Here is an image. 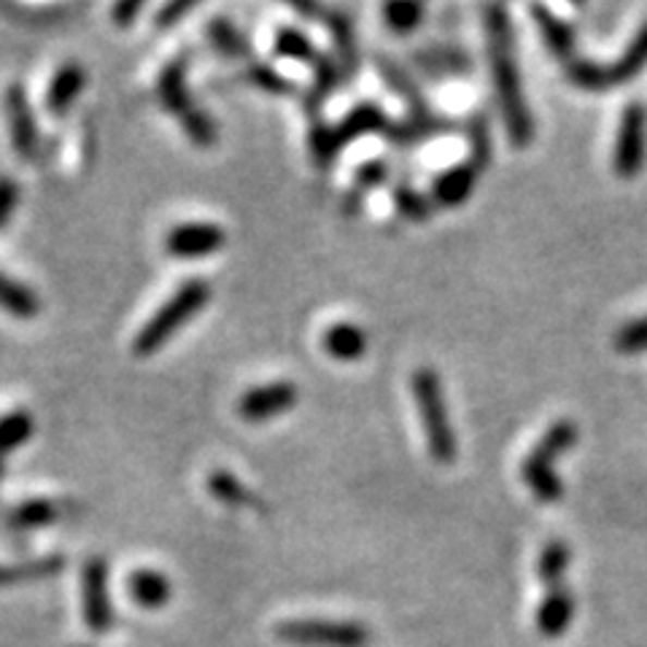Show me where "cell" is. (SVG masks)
<instances>
[{"mask_svg": "<svg viewBox=\"0 0 647 647\" xmlns=\"http://www.w3.org/2000/svg\"><path fill=\"white\" fill-rule=\"evenodd\" d=\"M484 25L488 41V62H491L493 84H497L499 108H502L508 138L515 149H524L535 138V119L526 106L524 87H521V71L513 52V27L504 5H484Z\"/></svg>", "mask_w": 647, "mask_h": 647, "instance_id": "6da1fadb", "label": "cell"}, {"mask_svg": "<svg viewBox=\"0 0 647 647\" xmlns=\"http://www.w3.org/2000/svg\"><path fill=\"white\" fill-rule=\"evenodd\" d=\"M362 135H383L386 141H394V144H407L405 124L391 122L383 113V108L376 103H362L343 122L334 124V127L316 124L310 130V151H314L316 164L319 168H329L334 157L340 155V149L354 144Z\"/></svg>", "mask_w": 647, "mask_h": 647, "instance_id": "7a4b0ae2", "label": "cell"}, {"mask_svg": "<svg viewBox=\"0 0 647 647\" xmlns=\"http://www.w3.org/2000/svg\"><path fill=\"white\" fill-rule=\"evenodd\" d=\"M208 300H211V286H208L206 278H190V281L181 283L179 292H175L173 297L144 324V329L135 334V356L157 354L192 316H197L206 308Z\"/></svg>", "mask_w": 647, "mask_h": 647, "instance_id": "3957f363", "label": "cell"}, {"mask_svg": "<svg viewBox=\"0 0 647 647\" xmlns=\"http://www.w3.org/2000/svg\"><path fill=\"white\" fill-rule=\"evenodd\" d=\"M413 396H416L418 416H422L424 435H427L429 456L437 464H453L459 453L456 431L451 427L442 394V380L431 367H418L413 373Z\"/></svg>", "mask_w": 647, "mask_h": 647, "instance_id": "277c9868", "label": "cell"}, {"mask_svg": "<svg viewBox=\"0 0 647 647\" xmlns=\"http://www.w3.org/2000/svg\"><path fill=\"white\" fill-rule=\"evenodd\" d=\"M160 100L164 111L173 113L181 122V130L186 133V138L197 146H213L219 141V130H216L213 119L203 111L200 106L192 100L190 89H186V62L173 60L170 65H164L160 73Z\"/></svg>", "mask_w": 647, "mask_h": 647, "instance_id": "5b68a950", "label": "cell"}, {"mask_svg": "<svg viewBox=\"0 0 647 647\" xmlns=\"http://www.w3.org/2000/svg\"><path fill=\"white\" fill-rule=\"evenodd\" d=\"M278 639L297 647H367L373 634L359 621H327V618H303L286 621L276 628Z\"/></svg>", "mask_w": 647, "mask_h": 647, "instance_id": "8992f818", "label": "cell"}, {"mask_svg": "<svg viewBox=\"0 0 647 647\" xmlns=\"http://www.w3.org/2000/svg\"><path fill=\"white\" fill-rule=\"evenodd\" d=\"M378 71H380V76L389 82V87L394 89V93L400 95L402 100H405L407 108H411V119H407V124H405L407 144H416V141L431 138V135L451 133V124H448L445 119L437 117V113L431 111L427 103H424L422 93H418L416 84L407 78V73L402 71V68H396L394 62L383 60V57H380Z\"/></svg>", "mask_w": 647, "mask_h": 647, "instance_id": "52a82bcc", "label": "cell"}, {"mask_svg": "<svg viewBox=\"0 0 647 647\" xmlns=\"http://www.w3.org/2000/svg\"><path fill=\"white\" fill-rule=\"evenodd\" d=\"M647 157V108L639 100H632L621 113L615 138L612 168L621 179H634L643 170Z\"/></svg>", "mask_w": 647, "mask_h": 647, "instance_id": "ba28073f", "label": "cell"}, {"mask_svg": "<svg viewBox=\"0 0 647 647\" xmlns=\"http://www.w3.org/2000/svg\"><path fill=\"white\" fill-rule=\"evenodd\" d=\"M108 572L106 559L95 556L84 564L82 570V610L84 621L95 634L111 632L113 626V605H111V588H108Z\"/></svg>", "mask_w": 647, "mask_h": 647, "instance_id": "9c48e42d", "label": "cell"}, {"mask_svg": "<svg viewBox=\"0 0 647 647\" xmlns=\"http://www.w3.org/2000/svg\"><path fill=\"white\" fill-rule=\"evenodd\" d=\"M300 400V389L292 380H276L268 386H254L237 402V413L243 422H270V418L283 416L286 411H292Z\"/></svg>", "mask_w": 647, "mask_h": 647, "instance_id": "30bf717a", "label": "cell"}, {"mask_svg": "<svg viewBox=\"0 0 647 647\" xmlns=\"http://www.w3.org/2000/svg\"><path fill=\"white\" fill-rule=\"evenodd\" d=\"M227 243V232L211 221H190L179 224L164 235V252L179 259H197L221 252Z\"/></svg>", "mask_w": 647, "mask_h": 647, "instance_id": "8fae6325", "label": "cell"}, {"mask_svg": "<svg viewBox=\"0 0 647 647\" xmlns=\"http://www.w3.org/2000/svg\"><path fill=\"white\" fill-rule=\"evenodd\" d=\"M5 117H9L11 141L22 160H33L38 151V127L33 117V106L22 84H11L5 93Z\"/></svg>", "mask_w": 647, "mask_h": 647, "instance_id": "7c38bea8", "label": "cell"}, {"mask_svg": "<svg viewBox=\"0 0 647 647\" xmlns=\"http://www.w3.org/2000/svg\"><path fill=\"white\" fill-rule=\"evenodd\" d=\"M480 173H484V168L475 164L469 157L464 162L453 164V168H448L445 173H440L435 179V186H431V200L442 208L462 206V203L473 195Z\"/></svg>", "mask_w": 647, "mask_h": 647, "instance_id": "4fadbf2b", "label": "cell"}, {"mask_svg": "<svg viewBox=\"0 0 647 647\" xmlns=\"http://www.w3.org/2000/svg\"><path fill=\"white\" fill-rule=\"evenodd\" d=\"M572 618H575V596H572L570 588H548V594L542 596V601H539L537 607V632L548 639L561 637V634H566V628H570Z\"/></svg>", "mask_w": 647, "mask_h": 647, "instance_id": "5bb4252c", "label": "cell"}, {"mask_svg": "<svg viewBox=\"0 0 647 647\" xmlns=\"http://www.w3.org/2000/svg\"><path fill=\"white\" fill-rule=\"evenodd\" d=\"M84 82H87V73L78 62H65L60 71L54 73L52 84H49L47 93V108L54 117H65L71 111V106L76 103V98L82 95Z\"/></svg>", "mask_w": 647, "mask_h": 647, "instance_id": "9a60e30c", "label": "cell"}, {"mask_svg": "<svg viewBox=\"0 0 647 647\" xmlns=\"http://www.w3.org/2000/svg\"><path fill=\"white\" fill-rule=\"evenodd\" d=\"M127 591L135 599V605L144 610H162L173 596V586L168 577L157 570H135L127 577Z\"/></svg>", "mask_w": 647, "mask_h": 647, "instance_id": "2e32d148", "label": "cell"}, {"mask_svg": "<svg viewBox=\"0 0 647 647\" xmlns=\"http://www.w3.org/2000/svg\"><path fill=\"white\" fill-rule=\"evenodd\" d=\"M532 16L537 20L545 44H548L553 57H559L561 62L575 60V33H572V27L561 16H556L548 5H532Z\"/></svg>", "mask_w": 647, "mask_h": 647, "instance_id": "e0dca14e", "label": "cell"}, {"mask_svg": "<svg viewBox=\"0 0 647 647\" xmlns=\"http://www.w3.org/2000/svg\"><path fill=\"white\" fill-rule=\"evenodd\" d=\"M521 478H524V484L529 486V491L535 493L539 502L553 504L564 497V484H561V478L556 475L553 464L535 456V453H529V456L524 459V464H521Z\"/></svg>", "mask_w": 647, "mask_h": 647, "instance_id": "ac0fdd59", "label": "cell"}, {"mask_svg": "<svg viewBox=\"0 0 647 647\" xmlns=\"http://www.w3.org/2000/svg\"><path fill=\"white\" fill-rule=\"evenodd\" d=\"M324 351L338 362H356L367 351L365 329L351 321H340L324 332Z\"/></svg>", "mask_w": 647, "mask_h": 647, "instance_id": "d6986e66", "label": "cell"}, {"mask_svg": "<svg viewBox=\"0 0 647 647\" xmlns=\"http://www.w3.org/2000/svg\"><path fill=\"white\" fill-rule=\"evenodd\" d=\"M65 570V559L62 556H47V559L20 561V564H0V588L20 586V583L44 581V577H54Z\"/></svg>", "mask_w": 647, "mask_h": 647, "instance_id": "ffe728a7", "label": "cell"}, {"mask_svg": "<svg viewBox=\"0 0 647 647\" xmlns=\"http://www.w3.org/2000/svg\"><path fill=\"white\" fill-rule=\"evenodd\" d=\"M647 65V22L639 27V33L634 36V41L628 44V49L623 52V57L612 65H607V84L618 87V84H626L632 78H637L639 73L645 71Z\"/></svg>", "mask_w": 647, "mask_h": 647, "instance_id": "44dd1931", "label": "cell"}, {"mask_svg": "<svg viewBox=\"0 0 647 647\" xmlns=\"http://www.w3.org/2000/svg\"><path fill=\"white\" fill-rule=\"evenodd\" d=\"M0 308L5 314L16 316V319H33V316L41 314V300L25 283L14 281V278L0 270Z\"/></svg>", "mask_w": 647, "mask_h": 647, "instance_id": "7402d4cb", "label": "cell"}, {"mask_svg": "<svg viewBox=\"0 0 647 647\" xmlns=\"http://www.w3.org/2000/svg\"><path fill=\"white\" fill-rule=\"evenodd\" d=\"M386 179H389V168H386L383 160H367L365 164H359V170H356L354 175V184H351V190L345 192L343 197V211L354 216L362 208V203H365L367 192L376 190Z\"/></svg>", "mask_w": 647, "mask_h": 647, "instance_id": "603a6c76", "label": "cell"}, {"mask_svg": "<svg viewBox=\"0 0 647 647\" xmlns=\"http://www.w3.org/2000/svg\"><path fill=\"white\" fill-rule=\"evenodd\" d=\"M272 54L283 57V60L303 62V65L314 68L319 62L321 52L316 49V44L310 41L305 33H300L297 27H281L272 38Z\"/></svg>", "mask_w": 647, "mask_h": 647, "instance_id": "cb8c5ba5", "label": "cell"}, {"mask_svg": "<svg viewBox=\"0 0 647 647\" xmlns=\"http://www.w3.org/2000/svg\"><path fill=\"white\" fill-rule=\"evenodd\" d=\"M324 16H327V25L329 30H332L334 49H338V57H340V68L345 71V76H354L356 65H359V54H356L351 20L343 14V11H324Z\"/></svg>", "mask_w": 647, "mask_h": 647, "instance_id": "d4e9b609", "label": "cell"}, {"mask_svg": "<svg viewBox=\"0 0 647 647\" xmlns=\"http://www.w3.org/2000/svg\"><path fill=\"white\" fill-rule=\"evenodd\" d=\"M572 561V550L564 539H550L548 545L542 548L537 561V575L539 581L545 583L548 588L553 586H564V575L570 570Z\"/></svg>", "mask_w": 647, "mask_h": 647, "instance_id": "484cf974", "label": "cell"}, {"mask_svg": "<svg viewBox=\"0 0 647 647\" xmlns=\"http://www.w3.org/2000/svg\"><path fill=\"white\" fill-rule=\"evenodd\" d=\"M575 442H577V424L570 422V418H561V422L550 424L548 431L539 437L537 445L532 448V453H535V456H539V459H545V462L553 464L556 459L564 456V453L570 451Z\"/></svg>", "mask_w": 647, "mask_h": 647, "instance_id": "4316f807", "label": "cell"}, {"mask_svg": "<svg viewBox=\"0 0 647 647\" xmlns=\"http://www.w3.org/2000/svg\"><path fill=\"white\" fill-rule=\"evenodd\" d=\"M206 486L208 491H211V497L219 499L227 508H248V504H257V497L248 491V486L241 484V480L232 473H227V469H213V473L208 475Z\"/></svg>", "mask_w": 647, "mask_h": 647, "instance_id": "83f0119b", "label": "cell"}, {"mask_svg": "<svg viewBox=\"0 0 647 647\" xmlns=\"http://www.w3.org/2000/svg\"><path fill=\"white\" fill-rule=\"evenodd\" d=\"M57 518H60V504L52 499H30V502L11 510L9 524L14 529H41V526L54 524Z\"/></svg>", "mask_w": 647, "mask_h": 647, "instance_id": "f1b7e54d", "label": "cell"}, {"mask_svg": "<svg viewBox=\"0 0 647 647\" xmlns=\"http://www.w3.org/2000/svg\"><path fill=\"white\" fill-rule=\"evenodd\" d=\"M36 431V422L27 411H11L0 416V456H9L11 451L25 445Z\"/></svg>", "mask_w": 647, "mask_h": 647, "instance_id": "f546056e", "label": "cell"}, {"mask_svg": "<svg viewBox=\"0 0 647 647\" xmlns=\"http://www.w3.org/2000/svg\"><path fill=\"white\" fill-rule=\"evenodd\" d=\"M208 38H211L213 47L227 57L252 54V44L246 41V36H243L227 16H213V20L208 22Z\"/></svg>", "mask_w": 647, "mask_h": 647, "instance_id": "4dcf8cb0", "label": "cell"}, {"mask_svg": "<svg viewBox=\"0 0 647 647\" xmlns=\"http://www.w3.org/2000/svg\"><path fill=\"white\" fill-rule=\"evenodd\" d=\"M338 78H340V65L332 60V57L321 52L319 62L314 65V87H310V93L305 95V106H308L310 113L319 111L324 100L332 95V89L338 87Z\"/></svg>", "mask_w": 647, "mask_h": 647, "instance_id": "1f68e13d", "label": "cell"}, {"mask_svg": "<svg viewBox=\"0 0 647 647\" xmlns=\"http://www.w3.org/2000/svg\"><path fill=\"white\" fill-rule=\"evenodd\" d=\"M564 68L566 78H570L577 89H586V93H605V89H610L605 65H596L591 60H572L566 62Z\"/></svg>", "mask_w": 647, "mask_h": 647, "instance_id": "d6a6232c", "label": "cell"}, {"mask_svg": "<svg viewBox=\"0 0 647 647\" xmlns=\"http://www.w3.org/2000/svg\"><path fill=\"white\" fill-rule=\"evenodd\" d=\"M383 20L394 33H411L422 25L424 5L422 3H386Z\"/></svg>", "mask_w": 647, "mask_h": 647, "instance_id": "836d02e7", "label": "cell"}, {"mask_svg": "<svg viewBox=\"0 0 647 647\" xmlns=\"http://www.w3.org/2000/svg\"><path fill=\"white\" fill-rule=\"evenodd\" d=\"M246 76L254 87L265 89V93H270V95H294L297 93V87H294L286 76H281V71H276V68H270V65H263V62H259V65H248Z\"/></svg>", "mask_w": 647, "mask_h": 647, "instance_id": "e575fe53", "label": "cell"}, {"mask_svg": "<svg viewBox=\"0 0 647 647\" xmlns=\"http://www.w3.org/2000/svg\"><path fill=\"white\" fill-rule=\"evenodd\" d=\"M394 206L400 208L402 216L413 221H427L431 216V200L422 192H416L413 186H396L394 190Z\"/></svg>", "mask_w": 647, "mask_h": 647, "instance_id": "d590c367", "label": "cell"}, {"mask_svg": "<svg viewBox=\"0 0 647 647\" xmlns=\"http://www.w3.org/2000/svg\"><path fill=\"white\" fill-rule=\"evenodd\" d=\"M467 135H469V144H473L469 160H473L475 164H480V168H486V164L491 162V135H488L486 117L475 113V117L469 119Z\"/></svg>", "mask_w": 647, "mask_h": 647, "instance_id": "8d00e7d4", "label": "cell"}, {"mask_svg": "<svg viewBox=\"0 0 647 647\" xmlns=\"http://www.w3.org/2000/svg\"><path fill=\"white\" fill-rule=\"evenodd\" d=\"M615 349L621 354H643L647 351V316L645 319H637L621 329L615 334Z\"/></svg>", "mask_w": 647, "mask_h": 647, "instance_id": "74e56055", "label": "cell"}, {"mask_svg": "<svg viewBox=\"0 0 647 647\" xmlns=\"http://www.w3.org/2000/svg\"><path fill=\"white\" fill-rule=\"evenodd\" d=\"M16 203H20V190L11 179H0V227L9 224L11 213H14Z\"/></svg>", "mask_w": 647, "mask_h": 647, "instance_id": "f35d334b", "label": "cell"}, {"mask_svg": "<svg viewBox=\"0 0 647 647\" xmlns=\"http://www.w3.org/2000/svg\"><path fill=\"white\" fill-rule=\"evenodd\" d=\"M141 9H144V3H141V0H133V3H130V0H124V3H117V5H113V22H117L119 27L133 25V20L138 16Z\"/></svg>", "mask_w": 647, "mask_h": 647, "instance_id": "ab89813d", "label": "cell"}, {"mask_svg": "<svg viewBox=\"0 0 647 647\" xmlns=\"http://www.w3.org/2000/svg\"><path fill=\"white\" fill-rule=\"evenodd\" d=\"M192 9H195V3H190V0H186V3H170V5H164V9L160 11V16H157V25H160V27L175 25V22H179L181 16H184L186 11H192Z\"/></svg>", "mask_w": 647, "mask_h": 647, "instance_id": "60d3db41", "label": "cell"}, {"mask_svg": "<svg viewBox=\"0 0 647 647\" xmlns=\"http://www.w3.org/2000/svg\"><path fill=\"white\" fill-rule=\"evenodd\" d=\"M292 9H294V11H300V14H305V16H316V14H324V11H321L319 5H316V3H292Z\"/></svg>", "mask_w": 647, "mask_h": 647, "instance_id": "b9f144b4", "label": "cell"}, {"mask_svg": "<svg viewBox=\"0 0 647 647\" xmlns=\"http://www.w3.org/2000/svg\"><path fill=\"white\" fill-rule=\"evenodd\" d=\"M3 475H5V456H0V484H3Z\"/></svg>", "mask_w": 647, "mask_h": 647, "instance_id": "7bdbcfd3", "label": "cell"}]
</instances>
